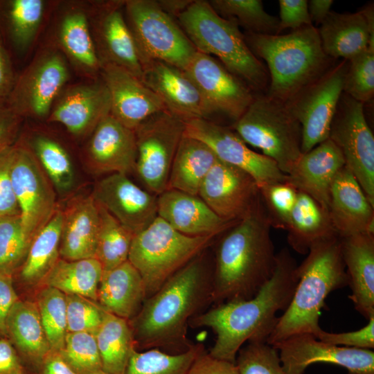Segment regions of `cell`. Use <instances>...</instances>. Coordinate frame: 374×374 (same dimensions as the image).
Wrapping results in <instances>:
<instances>
[{"label": "cell", "instance_id": "obj_1", "mask_svg": "<svg viewBox=\"0 0 374 374\" xmlns=\"http://www.w3.org/2000/svg\"><path fill=\"white\" fill-rule=\"evenodd\" d=\"M201 254L147 298L129 321L136 350L178 354L194 344L188 337L189 322L213 305V262L209 266Z\"/></svg>", "mask_w": 374, "mask_h": 374}, {"label": "cell", "instance_id": "obj_2", "mask_svg": "<svg viewBox=\"0 0 374 374\" xmlns=\"http://www.w3.org/2000/svg\"><path fill=\"white\" fill-rule=\"evenodd\" d=\"M297 263L287 248L276 253L270 279L251 299H235L213 305L189 322V327L211 328L215 340L208 353L235 362L246 343L267 342L274 330L278 311L288 307L297 281Z\"/></svg>", "mask_w": 374, "mask_h": 374}, {"label": "cell", "instance_id": "obj_3", "mask_svg": "<svg viewBox=\"0 0 374 374\" xmlns=\"http://www.w3.org/2000/svg\"><path fill=\"white\" fill-rule=\"evenodd\" d=\"M271 228L259 195L248 213L223 232L213 259V305L251 299L270 279L276 262Z\"/></svg>", "mask_w": 374, "mask_h": 374}, {"label": "cell", "instance_id": "obj_4", "mask_svg": "<svg viewBox=\"0 0 374 374\" xmlns=\"http://www.w3.org/2000/svg\"><path fill=\"white\" fill-rule=\"evenodd\" d=\"M297 276L289 305L267 340L270 345L295 335L316 337L321 329L319 320L326 299L331 292L348 285L340 237L336 234L312 244L297 266Z\"/></svg>", "mask_w": 374, "mask_h": 374}, {"label": "cell", "instance_id": "obj_5", "mask_svg": "<svg viewBox=\"0 0 374 374\" xmlns=\"http://www.w3.org/2000/svg\"><path fill=\"white\" fill-rule=\"evenodd\" d=\"M244 36L253 55L267 63L269 82L265 93L284 103H289L334 64L324 53L318 30L313 25L286 35L246 32Z\"/></svg>", "mask_w": 374, "mask_h": 374}, {"label": "cell", "instance_id": "obj_6", "mask_svg": "<svg viewBox=\"0 0 374 374\" xmlns=\"http://www.w3.org/2000/svg\"><path fill=\"white\" fill-rule=\"evenodd\" d=\"M177 18L197 51L216 56L253 92L267 90L268 71L249 49L235 21L220 17L202 0L193 1Z\"/></svg>", "mask_w": 374, "mask_h": 374}, {"label": "cell", "instance_id": "obj_7", "mask_svg": "<svg viewBox=\"0 0 374 374\" xmlns=\"http://www.w3.org/2000/svg\"><path fill=\"white\" fill-rule=\"evenodd\" d=\"M213 236H188L157 216L132 239L128 261L139 272L147 298L209 247Z\"/></svg>", "mask_w": 374, "mask_h": 374}, {"label": "cell", "instance_id": "obj_8", "mask_svg": "<svg viewBox=\"0 0 374 374\" xmlns=\"http://www.w3.org/2000/svg\"><path fill=\"white\" fill-rule=\"evenodd\" d=\"M233 130L246 143L260 149L287 175L301 152V127L286 103L258 93Z\"/></svg>", "mask_w": 374, "mask_h": 374}, {"label": "cell", "instance_id": "obj_9", "mask_svg": "<svg viewBox=\"0 0 374 374\" xmlns=\"http://www.w3.org/2000/svg\"><path fill=\"white\" fill-rule=\"evenodd\" d=\"M123 8L143 66L161 61L182 70L186 67L197 50L158 1L127 0Z\"/></svg>", "mask_w": 374, "mask_h": 374}, {"label": "cell", "instance_id": "obj_10", "mask_svg": "<svg viewBox=\"0 0 374 374\" xmlns=\"http://www.w3.org/2000/svg\"><path fill=\"white\" fill-rule=\"evenodd\" d=\"M185 130V122L167 109L157 112L135 129L136 168L155 195L167 189L172 163Z\"/></svg>", "mask_w": 374, "mask_h": 374}, {"label": "cell", "instance_id": "obj_11", "mask_svg": "<svg viewBox=\"0 0 374 374\" xmlns=\"http://www.w3.org/2000/svg\"><path fill=\"white\" fill-rule=\"evenodd\" d=\"M348 60L333 64L321 76L286 103L301 127V152L326 140L343 93Z\"/></svg>", "mask_w": 374, "mask_h": 374}, {"label": "cell", "instance_id": "obj_12", "mask_svg": "<svg viewBox=\"0 0 374 374\" xmlns=\"http://www.w3.org/2000/svg\"><path fill=\"white\" fill-rule=\"evenodd\" d=\"M328 138L339 148L345 166L374 206V136L365 117L364 104L343 92Z\"/></svg>", "mask_w": 374, "mask_h": 374}, {"label": "cell", "instance_id": "obj_13", "mask_svg": "<svg viewBox=\"0 0 374 374\" xmlns=\"http://www.w3.org/2000/svg\"><path fill=\"white\" fill-rule=\"evenodd\" d=\"M10 177L21 226L32 242L58 207L55 190L28 147L14 148Z\"/></svg>", "mask_w": 374, "mask_h": 374}, {"label": "cell", "instance_id": "obj_14", "mask_svg": "<svg viewBox=\"0 0 374 374\" xmlns=\"http://www.w3.org/2000/svg\"><path fill=\"white\" fill-rule=\"evenodd\" d=\"M69 78L64 55L53 48L42 51L24 70L13 91L12 103L15 113L48 118Z\"/></svg>", "mask_w": 374, "mask_h": 374}, {"label": "cell", "instance_id": "obj_15", "mask_svg": "<svg viewBox=\"0 0 374 374\" xmlns=\"http://www.w3.org/2000/svg\"><path fill=\"white\" fill-rule=\"evenodd\" d=\"M184 122V135L204 142L218 159L247 172L254 179L258 187L287 179V175L274 161L251 150L233 129L206 118Z\"/></svg>", "mask_w": 374, "mask_h": 374}, {"label": "cell", "instance_id": "obj_16", "mask_svg": "<svg viewBox=\"0 0 374 374\" xmlns=\"http://www.w3.org/2000/svg\"><path fill=\"white\" fill-rule=\"evenodd\" d=\"M271 346L278 350L286 374H305L315 363L343 367L348 374H374L372 350L325 343L310 334L295 335Z\"/></svg>", "mask_w": 374, "mask_h": 374}, {"label": "cell", "instance_id": "obj_17", "mask_svg": "<svg viewBox=\"0 0 374 374\" xmlns=\"http://www.w3.org/2000/svg\"><path fill=\"white\" fill-rule=\"evenodd\" d=\"M184 71L212 114L221 113L236 121L254 98V92L245 82L211 55L197 51Z\"/></svg>", "mask_w": 374, "mask_h": 374}, {"label": "cell", "instance_id": "obj_18", "mask_svg": "<svg viewBox=\"0 0 374 374\" xmlns=\"http://www.w3.org/2000/svg\"><path fill=\"white\" fill-rule=\"evenodd\" d=\"M254 179L247 172L217 159L203 179L198 196L220 217L238 221L259 197Z\"/></svg>", "mask_w": 374, "mask_h": 374}, {"label": "cell", "instance_id": "obj_19", "mask_svg": "<svg viewBox=\"0 0 374 374\" xmlns=\"http://www.w3.org/2000/svg\"><path fill=\"white\" fill-rule=\"evenodd\" d=\"M91 195L134 235L158 216L157 197L139 188L125 174L112 173L101 179Z\"/></svg>", "mask_w": 374, "mask_h": 374}, {"label": "cell", "instance_id": "obj_20", "mask_svg": "<svg viewBox=\"0 0 374 374\" xmlns=\"http://www.w3.org/2000/svg\"><path fill=\"white\" fill-rule=\"evenodd\" d=\"M100 73L109 94L110 114L125 127L134 130L151 115L166 109L154 91L125 69L102 63Z\"/></svg>", "mask_w": 374, "mask_h": 374}, {"label": "cell", "instance_id": "obj_21", "mask_svg": "<svg viewBox=\"0 0 374 374\" xmlns=\"http://www.w3.org/2000/svg\"><path fill=\"white\" fill-rule=\"evenodd\" d=\"M110 112L109 94L101 80L78 84L63 89L47 119L62 124L75 136H82L91 134Z\"/></svg>", "mask_w": 374, "mask_h": 374}, {"label": "cell", "instance_id": "obj_22", "mask_svg": "<svg viewBox=\"0 0 374 374\" xmlns=\"http://www.w3.org/2000/svg\"><path fill=\"white\" fill-rule=\"evenodd\" d=\"M141 81L163 101L166 109L184 121L212 114L199 90L185 71L161 61L143 66Z\"/></svg>", "mask_w": 374, "mask_h": 374}, {"label": "cell", "instance_id": "obj_23", "mask_svg": "<svg viewBox=\"0 0 374 374\" xmlns=\"http://www.w3.org/2000/svg\"><path fill=\"white\" fill-rule=\"evenodd\" d=\"M123 1L104 3L94 22L95 45L100 62L118 66L141 80L143 65L122 8Z\"/></svg>", "mask_w": 374, "mask_h": 374}, {"label": "cell", "instance_id": "obj_24", "mask_svg": "<svg viewBox=\"0 0 374 374\" xmlns=\"http://www.w3.org/2000/svg\"><path fill=\"white\" fill-rule=\"evenodd\" d=\"M134 130L114 118L105 116L91 134L87 145V166L95 173H121L134 171L136 162Z\"/></svg>", "mask_w": 374, "mask_h": 374}, {"label": "cell", "instance_id": "obj_25", "mask_svg": "<svg viewBox=\"0 0 374 374\" xmlns=\"http://www.w3.org/2000/svg\"><path fill=\"white\" fill-rule=\"evenodd\" d=\"M328 211L340 238L358 233L374 234V206L346 166L332 184Z\"/></svg>", "mask_w": 374, "mask_h": 374}, {"label": "cell", "instance_id": "obj_26", "mask_svg": "<svg viewBox=\"0 0 374 374\" xmlns=\"http://www.w3.org/2000/svg\"><path fill=\"white\" fill-rule=\"evenodd\" d=\"M157 215L175 230L188 236L215 237L237 222L220 217L198 195L173 189L159 195Z\"/></svg>", "mask_w": 374, "mask_h": 374}, {"label": "cell", "instance_id": "obj_27", "mask_svg": "<svg viewBox=\"0 0 374 374\" xmlns=\"http://www.w3.org/2000/svg\"><path fill=\"white\" fill-rule=\"evenodd\" d=\"M344 166L341 152L328 138L302 153L287 175V181L328 211L332 184Z\"/></svg>", "mask_w": 374, "mask_h": 374}, {"label": "cell", "instance_id": "obj_28", "mask_svg": "<svg viewBox=\"0 0 374 374\" xmlns=\"http://www.w3.org/2000/svg\"><path fill=\"white\" fill-rule=\"evenodd\" d=\"M62 211L60 257L68 260L94 258L99 211L92 195L74 197Z\"/></svg>", "mask_w": 374, "mask_h": 374}, {"label": "cell", "instance_id": "obj_29", "mask_svg": "<svg viewBox=\"0 0 374 374\" xmlns=\"http://www.w3.org/2000/svg\"><path fill=\"white\" fill-rule=\"evenodd\" d=\"M342 258L355 309L367 320L374 314V234L340 238Z\"/></svg>", "mask_w": 374, "mask_h": 374}, {"label": "cell", "instance_id": "obj_30", "mask_svg": "<svg viewBox=\"0 0 374 374\" xmlns=\"http://www.w3.org/2000/svg\"><path fill=\"white\" fill-rule=\"evenodd\" d=\"M324 53L332 59L350 60L366 48L374 49V25L363 12L330 11L317 29Z\"/></svg>", "mask_w": 374, "mask_h": 374}, {"label": "cell", "instance_id": "obj_31", "mask_svg": "<svg viewBox=\"0 0 374 374\" xmlns=\"http://www.w3.org/2000/svg\"><path fill=\"white\" fill-rule=\"evenodd\" d=\"M146 299L143 280L128 260L103 272L97 303L105 311L130 321L138 314Z\"/></svg>", "mask_w": 374, "mask_h": 374}, {"label": "cell", "instance_id": "obj_32", "mask_svg": "<svg viewBox=\"0 0 374 374\" xmlns=\"http://www.w3.org/2000/svg\"><path fill=\"white\" fill-rule=\"evenodd\" d=\"M6 333L20 357L38 369L51 348L35 301L19 299L14 304Z\"/></svg>", "mask_w": 374, "mask_h": 374}, {"label": "cell", "instance_id": "obj_33", "mask_svg": "<svg viewBox=\"0 0 374 374\" xmlns=\"http://www.w3.org/2000/svg\"><path fill=\"white\" fill-rule=\"evenodd\" d=\"M57 39L62 51L80 71L91 76L100 73L101 62L83 10L73 8L64 12L59 23Z\"/></svg>", "mask_w": 374, "mask_h": 374}, {"label": "cell", "instance_id": "obj_34", "mask_svg": "<svg viewBox=\"0 0 374 374\" xmlns=\"http://www.w3.org/2000/svg\"><path fill=\"white\" fill-rule=\"evenodd\" d=\"M286 231L288 244L302 255H306L315 242L337 234L328 211L299 190Z\"/></svg>", "mask_w": 374, "mask_h": 374}, {"label": "cell", "instance_id": "obj_35", "mask_svg": "<svg viewBox=\"0 0 374 374\" xmlns=\"http://www.w3.org/2000/svg\"><path fill=\"white\" fill-rule=\"evenodd\" d=\"M217 159L206 143L184 134L172 163L167 189L198 195L203 179Z\"/></svg>", "mask_w": 374, "mask_h": 374}, {"label": "cell", "instance_id": "obj_36", "mask_svg": "<svg viewBox=\"0 0 374 374\" xmlns=\"http://www.w3.org/2000/svg\"><path fill=\"white\" fill-rule=\"evenodd\" d=\"M62 223V208L57 207L50 220L33 239L25 260L17 271L19 280L24 286H41L60 258Z\"/></svg>", "mask_w": 374, "mask_h": 374}, {"label": "cell", "instance_id": "obj_37", "mask_svg": "<svg viewBox=\"0 0 374 374\" xmlns=\"http://www.w3.org/2000/svg\"><path fill=\"white\" fill-rule=\"evenodd\" d=\"M103 268L95 258L68 260L60 258L42 285L55 288L66 295L81 296L97 302Z\"/></svg>", "mask_w": 374, "mask_h": 374}, {"label": "cell", "instance_id": "obj_38", "mask_svg": "<svg viewBox=\"0 0 374 374\" xmlns=\"http://www.w3.org/2000/svg\"><path fill=\"white\" fill-rule=\"evenodd\" d=\"M94 335L103 371L109 374H123L130 353L135 348L130 321L105 311Z\"/></svg>", "mask_w": 374, "mask_h": 374}, {"label": "cell", "instance_id": "obj_39", "mask_svg": "<svg viewBox=\"0 0 374 374\" xmlns=\"http://www.w3.org/2000/svg\"><path fill=\"white\" fill-rule=\"evenodd\" d=\"M98 206L99 226L94 258L105 271L128 260L134 234L103 207Z\"/></svg>", "mask_w": 374, "mask_h": 374}, {"label": "cell", "instance_id": "obj_40", "mask_svg": "<svg viewBox=\"0 0 374 374\" xmlns=\"http://www.w3.org/2000/svg\"><path fill=\"white\" fill-rule=\"evenodd\" d=\"M204 349L200 343L178 354L155 348L142 351L134 348L123 374H188L194 360Z\"/></svg>", "mask_w": 374, "mask_h": 374}, {"label": "cell", "instance_id": "obj_41", "mask_svg": "<svg viewBox=\"0 0 374 374\" xmlns=\"http://www.w3.org/2000/svg\"><path fill=\"white\" fill-rule=\"evenodd\" d=\"M29 148L60 194L69 192L75 184L71 158L64 147L54 139L42 134L33 136Z\"/></svg>", "mask_w": 374, "mask_h": 374}, {"label": "cell", "instance_id": "obj_42", "mask_svg": "<svg viewBox=\"0 0 374 374\" xmlns=\"http://www.w3.org/2000/svg\"><path fill=\"white\" fill-rule=\"evenodd\" d=\"M208 3L220 17L235 21L247 33H280L278 18L266 12L260 0H211Z\"/></svg>", "mask_w": 374, "mask_h": 374}, {"label": "cell", "instance_id": "obj_43", "mask_svg": "<svg viewBox=\"0 0 374 374\" xmlns=\"http://www.w3.org/2000/svg\"><path fill=\"white\" fill-rule=\"evenodd\" d=\"M51 351L60 352L67 333L66 294L42 285L34 301Z\"/></svg>", "mask_w": 374, "mask_h": 374}, {"label": "cell", "instance_id": "obj_44", "mask_svg": "<svg viewBox=\"0 0 374 374\" xmlns=\"http://www.w3.org/2000/svg\"><path fill=\"white\" fill-rule=\"evenodd\" d=\"M31 242L19 215L0 217V274L12 276L24 262Z\"/></svg>", "mask_w": 374, "mask_h": 374}, {"label": "cell", "instance_id": "obj_45", "mask_svg": "<svg viewBox=\"0 0 374 374\" xmlns=\"http://www.w3.org/2000/svg\"><path fill=\"white\" fill-rule=\"evenodd\" d=\"M60 353L77 374H89L103 370L94 334L67 332Z\"/></svg>", "mask_w": 374, "mask_h": 374}, {"label": "cell", "instance_id": "obj_46", "mask_svg": "<svg viewBox=\"0 0 374 374\" xmlns=\"http://www.w3.org/2000/svg\"><path fill=\"white\" fill-rule=\"evenodd\" d=\"M260 196L271 227L286 230L299 190L287 181L258 187Z\"/></svg>", "mask_w": 374, "mask_h": 374}, {"label": "cell", "instance_id": "obj_47", "mask_svg": "<svg viewBox=\"0 0 374 374\" xmlns=\"http://www.w3.org/2000/svg\"><path fill=\"white\" fill-rule=\"evenodd\" d=\"M343 91L364 103L374 94V49L368 48L348 60Z\"/></svg>", "mask_w": 374, "mask_h": 374}, {"label": "cell", "instance_id": "obj_48", "mask_svg": "<svg viewBox=\"0 0 374 374\" xmlns=\"http://www.w3.org/2000/svg\"><path fill=\"white\" fill-rule=\"evenodd\" d=\"M42 0H15L10 8L11 29L15 41L22 49L33 42L44 12Z\"/></svg>", "mask_w": 374, "mask_h": 374}, {"label": "cell", "instance_id": "obj_49", "mask_svg": "<svg viewBox=\"0 0 374 374\" xmlns=\"http://www.w3.org/2000/svg\"><path fill=\"white\" fill-rule=\"evenodd\" d=\"M235 364L240 374H286L278 350L267 342H248L238 352Z\"/></svg>", "mask_w": 374, "mask_h": 374}, {"label": "cell", "instance_id": "obj_50", "mask_svg": "<svg viewBox=\"0 0 374 374\" xmlns=\"http://www.w3.org/2000/svg\"><path fill=\"white\" fill-rule=\"evenodd\" d=\"M66 301L67 332L95 334L105 310L97 302L78 295H66Z\"/></svg>", "mask_w": 374, "mask_h": 374}, {"label": "cell", "instance_id": "obj_51", "mask_svg": "<svg viewBox=\"0 0 374 374\" xmlns=\"http://www.w3.org/2000/svg\"><path fill=\"white\" fill-rule=\"evenodd\" d=\"M315 337L336 346L372 350L374 348V314L369 317L366 326L357 330L335 333L321 328Z\"/></svg>", "mask_w": 374, "mask_h": 374}, {"label": "cell", "instance_id": "obj_52", "mask_svg": "<svg viewBox=\"0 0 374 374\" xmlns=\"http://www.w3.org/2000/svg\"><path fill=\"white\" fill-rule=\"evenodd\" d=\"M13 150L8 147L0 152V217L20 214L10 177Z\"/></svg>", "mask_w": 374, "mask_h": 374}, {"label": "cell", "instance_id": "obj_53", "mask_svg": "<svg viewBox=\"0 0 374 374\" xmlns=\"http://www.w3.org/2000/svg\"><path fill=\"white\" fill-rule=\"evenodd\" d=\"M279 33L285 28L294 30L313 25L308 12L307 0H279Z\"/></svg>", "mask_w": 374, "mask_h": 374}, {"label": "cell", "instance_id": "obj_54", "mask_svg": "<svg viewBox=\"0 0 374 374\" xmlns=\"http://www.w3.org/2000/svg\"><path fill=\"white\" fill-rule=\"evenodd\" d=\"M188 374H240L235 363L215 358L204 349L195 358Z\"/></svg>", "mask_w": 374, "mask_h": 374}, {"label": "cell", "instance_id": "obj_55", "mask_svg": "<svg viewBox=\"0 0 374 374\" xmlns=\"http://www.w3.org/2000/svg\"><path fill=\"white\" fill-rule=\"evenodd\" d=\"M19 299L13 285V276L0 274V337H6V319Z\"/></svg>", "mask_w": 374, "mask_h": 374}, {"label": "cell", "instance_id": "obj_56", "mask_svg": "<svg viewBox=\"0 0 374 374\" xmlns=\"http://www.w3.org/2000/svg\"><path fill=\"white\" fill-rule=\"evenodd\" d=\"M0 374H27L21 358L6 337H0Z\"/></svg>", "mask_w": 374, "mask_h": 374}, {"label": "cell", "instance_id": "obj_57", "mask_svg": "<svg viewBox=\"0 0 374 374\" xmlns=\"http://www.w3.org/2000/svg\"><path fill=\"white\" fill-rule=\"evenodd\" d=\"M38 374H77L58 351H50L38 368Z\"/></svg>", "mask_w": 374, "mask_h": 374}, {"label": "cell", "instance_id": "obj_58", "mask_svg": "<svg viewBox=\"0 0 374 374\" xmlns=\"http://www.w3.org/2000/svg\"><path fill=\"white\" fill-rule=\"evenodd\" d=\"M334 1L332 0L308 1V8L311 21L321 24L331 11L330 8Z\"/></svg>", "mask_w": 374, "mask_h": 374}, {"label": "cell", "instance_id": "obj_59", "mask_svg": "<svg viewBox=\"0 0 374 374\" xmlns=\"http://www.w3.org/2000/svg\"><path fill=\"white\" fill-rule=\"evenodd\" d=\"M15 126V118L12 116L0 115V152L10 147L8 143Z\"/></svg>", "mask_w": 374, "mask_h": 374}, {"label": "cell", "instance_id": "obj_60", "mask_svg": "<svg viewBox=\"0 0 374 374\" xmlns=\"http://www.w3.org/2000/svg\"><path fill=\"white\" fill-rule=\"evenodd\" d=\"M12 74L10 64L3 49L0 46V96L10 87Z\"/></svg>", "mask_w": 374, "mask_h": 374}, {"label": "cell", "instance_id": "obj_61", "mask_svg": "<svg viewBox=\"0 0 374 374\" xmlns=\"http://www.w3.org/2000/svg\"><path fill=\"white\" fill-rule=\"evenodd\" d=\"M193 2L188 0L158 1L161 8L169 15L177 17Z\"/></svg>", "mask_w": 374, "mask_h": 374}, {"label": "cell", "instance_id": "obj_62", "mask_svg": "<svg viewBox=\"0 0 374 374\" xmlns=\"http://www.w3.org/2000/svg\"><path fill=\"white\" fill-rule=\"evenodd\" d=\"M89 374H109V373L105 372V371H103V370H100V371H96V372L89 373Z\"/></svg>", "mask_w": 374, "mask_h": 374}, {"label": "cell", "instance_id": "obj_63", "mask_svg": "<svg viewBox=\"0 0 374 374\" xmlns=\"http://www.w3.org/2000/svg\"></svg>", "mask_w": 374, "mask_h": 374}]
</instances>
